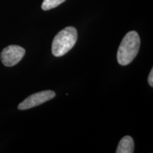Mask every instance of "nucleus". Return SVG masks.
I'll list each match as a JSON object with an SVG mask.
<instances>
[{"mask_svg": "<svg viewBox=\"0 0 153 153\" xmlns=\"http://www.w3.org/2000/svg\"><path fill=\"white\" fill-rule=\"evenodd\" d=\"M140 38L138 33L132 30L124 36L117 52V60L120 65H128L139 52Z\"/></svg>", "mask_w": 153, "mask_h": 153, "instance_id": "nucleus-1", "label": "nucleus"}, {"mask_svg": "<svg viewBox=\"0 0 153 153\" xmlns=\"http://www.w3.org/2000/svg\"><path fill=\"white\" fill-rule=\"evenodd\" d=\"M148 81L149 85H150V87H153V69L151 70L150 74H149Z\"/></svg>", "mask_w": 153, "mask_h": 153, "instance_id": "nucleus-7", "label": "nucleus"}, {"mask_svg": "<svg viewBox=\"0 0 153 153\" xmlns=\"http://www.w3.org/2000/svg\"><path fill=\"white\" fill-rule=\"evenodd\" d=\"M55 93L53 91L46 90L40 92L35 93L29 96L24 99L22 103L19 104L18 108L19 110H27L33 107L38 106L43 103L48 101L54 98Z\"/></svg>", "mask_w": 153, "mask_h": 153, "instance_id": "nucleus-4", "label": "nucleus"}, {"mask_svg": "<svg viewBox=\"0 0 153 153\" xmlns=\"http://www.w3.org/2000/svg\"><path fill=\"white\" fill-rule=\"evenodd\" d=\"M25 53L26 51L22 47L16 45H11L6 47L1 51L0 58L4 66L13 67L22 60Z\"/></svg>", "mask_w": 153, "mask_h": 153, "instance_id": "nucleus-3", "label": "nucleus"}, {"mask_svg": "<svg viewBox=\"0 0 153 153\" xmlns=\"http://www.w3.org/2000/svg\"><path fill=\"white\" fill-rule=\"evenodd\" d=\"M134 152L133 139L129 135H126L120 140L116 153H133Z\"/></svg>", "mask_w": 153, "mask_h": 153, "instance_id": "nucleus-5", "label": "nucleus"}, {"mask_svg": "<svg viewBox=\"0 0 153 153\" xmlns=\"http://www.w3.org/2000/svg\"><path fill=\"white\" fill-rule=\"evenodd\" d=\"M64 1H65V0H44L41 6L42 9L44 11H48L54 9Z\"/></svg>", "mask_w": 153, "mask_h": 153, "instance_id": "nucleus-6", "label": "nucleus"}, {"mask_svg": "<svg viewBox=\"0 0 153 153\" xmlns=\"http://www.w3.org/2000/svg\"><path fill=\"white\" fill-rule=\"evenodd\" d=\"M77 31L74 27L68 26L55 36L52 43V53L55 57L65 55L75 45Z\"/></svg>", "mask_w": 153, "mask_h": 153, "instance_id": "nucleus-2", "label": "nucleus"}]
</instances>
